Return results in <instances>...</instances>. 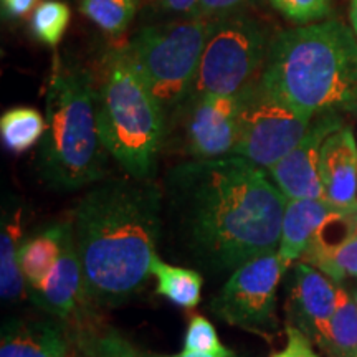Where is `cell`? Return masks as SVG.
Here are the masks:
<instances>
[{
	"label": "cell",
	"mask_w": 357,
	"mask_h": 357,
	"mask_svg": "<svg viewBox=\"0 0 357 357\" xmlns=\"http://www.w3.org/2000/svg\"><path fill=\"white\" fill-rule=\"evenodd\" d=\"M336 303L337 287L333 280L303 261L294 265L287 303L288 326L301 331L319 349L328 337Z\"/></svg>",
	"instance_id": "obj_13"
},
{
	"label": "cell",
	"mask_w": 357,
	"mask_h": 357,
	"mask_svg": "<svg viewBox=\"0 0 357 357\" xmlns=\"http://www.w3.org/2000/svg\"><path fill=\"white\" fill-rule=\"evenodd\" d=\"M341 208L326 199H288L278 253L288 265L300 260L306 248L333 213Z\"/></svg>",
	"instance_id": "obj_16"
},
{
	"label": "cell",
	"mask_w": 357,
	"mask_h": 357,
	"mask_svg": "<svg viewBox=\"0 0 357 357\" xmlns=\"http://www.w3.org/2000/svg\"><path fill=\"white\" fill-rule=\"evenodd\" d=\"M71 334L83 357H149L118 329L102 323L101 318Z\"/></svg>",
	"instance_id": "obj_21"
},
{
	"label": "cell",
	"mask_w": 357,
	"mask_h": 357,
	"mask_svg": "<svg viewBox=\"0 0 357 357\" xmlns=\"http://www.w3.org/2000/svg\"><path fill=\"white\" fill-rule=\"evenodd\" d=\"M240 95H205L187 100L182 118L181 151L190 159H218L234 154L238 139Z\"/></svg>",
	"instance_id": "obj_10"
},
{
	"label": "cell",
	"mask_w": 357,
	"mask_h": 357,
	"mask_svg": "<svg viewBox=\"0 0 357 357\" xmlns=\"http://www.w3.org/2000/svg\"><path fill=\"white\" fill-rule=\"evenodd\" d=\"M354 301H356V305H357V288H356V291H354Z\"/></svg>",
	"instance_id": "obj_36"
},
{
	"label": "cell",
	"mask_w": 357,
	"mask_h": 357,
	"mask_svg": "<svg viewBox=\"0 0 357 357\" xmlns=\"http://www.w3.org/2000/svg\"><path fill=\"white\" fill-rule=\"evenodd\" d=\"M139 0H79V10L108 35H121L132 24Z\"/></svg>",
	"instance_id": "obj_24"
},
{
	"label": "cell",
	"mask_w": 357,
	"mask_h": 357,
	"mask_svg": "<svg viewBox=\"0 0 357 357\" xmlns=\"http://www.w3.org/2000/svg\"><path fill=\"white\" fill-rule=\"evenodd\" d=\"M238 139L234 154L268 172L300 144L312 118L280 100L260 79L240 93Z\"/></svg>",
	"instance_id": "obj_8"
},
{
	"label": "cell",
	"mask_w": 357,
	"mask_h": 357,
	"mask_svg": "<svg viewBox=\"0 0 357 357\" xmlns=\"http://www.w3.org/2000/svg\"><path fill=\"white\" fill-rule=\"evenodd\" d=\"M37 7V0H0L3 20H17L33 12Z\"/></svg>",
	"instance_id": "obj_31"
},
{
	"label": "cell",
	"mask_w": 357,
	"mask_h": 357,
	"mask_svg": "<svg viewBox=\"0 0 357 357\" xmlns=\"http://www.w3.org/2000/svg\"><path fill=\"white\" fill-rule=\"evenodd\" d=\"M352 215H354V218L357 220V205L356 207H352Z\"/></svg>",
	"instance_id": "obj_34"
},
{
	"label": "cell",
	"mask_w": 357,
	"mask_h": 357,
	"mask_svg": "<svg viewBox=\"0 0 357 357\" xmlns=\"http://www.w3.org/2000/svg\"><path fill=\"white\" fill-rule=\"evenodd\" d=\"M321 351L328 357H357V305L344 288L337 287L336 311Z\"/></svg>",
	"instance_id": "obj_22"
},
{
	"label": "cell",
	"mask_w": 357,
	"mask_h": 357,
	"mask_svg": "<svg viewBox=\"0 0 357 357\" xmlns=\"http://www.w3.org/2000/svg\"><path fill=\"white\" fill-rule=\"evenodd\" d=\"M155 15H176L190 19L199 0H146Z\"/></svg>",
	"instance_id": "obj_30"
},
{
	"label": "cell",
	"mask_w": 357,
	"mask_h": 357,
	"mask_svg": "<svg viewBox=\"0 0 357 357\" xmlns=\"http://www.w3.org/2000/svg\"><path fill=\"white\" fill-rule=\"evenodd\" d=\"M289 265L278 252L253 258L229 275L211 303L218 319L245 331L266 336L275 331L276 294Z\"/></svg>",
	"instance_id": "obj_9"
},
{
	"label": "cell",
	"mask_w": 357,
	"mask_h": 357,
	"mask_svg": "<svg viewBox=\"0 0 357 357\" xmlns=\"http://www.w3.org/2000/svg\"><path fill=\"white\" fill-rule=\"evenodd\" d=\"M79 356H82V354H79V351L77 349V351H75L73 352V354H71V357H79Z\"/></svg>",
	"instance_id": "obj_35"
},
{
	"label": "cell",
	"mask_w": 357,
	"mask_h": 357,
	"mask_svg": "<svg viewBox=\"0 0 357 357\" xmlns=\"http://www.w3.org/2000/svg\"><path fill=\"white\" fill-rule=\"evenodd\" d=\"M24 243V208L7 207L2 213L0 230V294L13 303L29 294L26 281L20 270V248Z\"/></svg>",
	"instance_id": "obj_17"
},
{
	"label": "cell",
	"mask_w": 357,
	"mask_h": 357,
	"mask_svg": "<svg viewBox=\"0 0 357 357\" xmlns=\"http://www.w3.org/2000/svg\"><path fill=\"white\" fill-rule=\"evenodd\" d=\"M162 190L176 255L204 273L231 275L278 252L288 199L250 160H184L167 172Z\"/></svg>",
	"instance_id": "obj_1"
},
{
	"label": "cell",
	"mask_w": 357,
	"mask_h": 357,
	"mask_svg": "<svg viewBox=\"0 0 357 357\" xmlns=\"http://www.w3.org/2000/svg\"><path fill=\"white\" fill-rule=\"evenodd\" d=\"M319 176L326 200L339 208L357 205V141L352 128L344 124L324 141Z\"/></svg>",
	"instance_id": "obj_15"
},
{
	"label": "cell",
	"mask_w": 357,
	"mask_h": 357,
	"mask_svg": "<svg viewBox=\"0 0 357 357\" xmlns=\"http://www.w3.org/2000/svg\"><path fill=\"white\" fill-rule=\"evenodd\" d=\"M73 334L61 321L12 319L3 324L0 357H71Z\"/></svg>",
	"instance_id": "obj_14"
},
{
	"label": "cell",
	"mask_w": 357,
	"mask_h": 357,
	"mask_svg": "<svg viewBox=\"0 0 357 357\" xmlns=\"http://www.w3.org/2000/svg\"><path fill=\"white\" fill-rule=\"evenodd\" d=\"M86 291L96 307L121 306L151 276L164 227V190L129 176L102 178L71 217Z\"/></svg>",
	"instance_id": "obj_2"
},
{
	"label": "cell",
	"mask_w": 357,
	"mask_h": 357,
	"mask_svg": "<svg viewBox=\"0 0 357 357\" xmlns=\"http://www.w3.org/2000/svg\"><path fill=\"white\" fill-rule=\"evenodd\" d=\"M96 113L102 144L124 174L153 181L166 144L167 116L124 47H114L102 60L96 84Z\"/></svg>",
	"instance_id": "obj_5"
},
{
	"label": "cell",
	"mask_w": 357,
	"mask_h": 357,
	"mask_svg": "<svg viewBox=\"0 0 357 357\" xmlns=\"http://www.w3.org/2000/svg\"><path fill=\"white\" fill-rule=\"evenodd\" d=\"M30 300L48 316L65 323L71 333L100 319V307L95 306L86 291L82 261L75 245L73 225L66 223L60 258L50 278L38 291L29 293Z\"/></svg>",
	"instance_id": "obj_11"
},
{
	"label": "cell",
	"mask_w": 357,
	"mask_h": 357,
	"mask_svg": "<svg viewBox=\"0 0 357 357\" xmlns=\"http://www.w3.org/2000/svg\"><path fill=\"white\" fill-rule=\"evenodd\" d=\"M45 131V118L29 106L8 109L0 118V136L3 146L15 154L32 149L38 141H42Z\"/></svg>",
	"instance_id": "obj_23"
},
{
	"label": "cell",
	"mask_w": 357,
	"mask_h": 357,
	"mask_svg": "<svg viewBox=\"0 0 357 357\" xmlns=\"http://www.w3.org/2000/svg\"><path fill=\"white\" fill-rule=\"evenodd\" d=\"M260 82L312 119L357 111V37L337 19L276 33Z\"/></svg>",
	"instance_id": "obj_3"
},
{
	"label": "cell",
	"mask_w": 357,
	"mask_h": 357,
	"mask_svg": "<svg viewBox=\"0 0 357 357\" xmlns=\"http://www.w3.org/2000/svg\"><path fill=\"white\" fill-rule=\"evenodd\" d=\"M271 7L294 24L307 25L324 20L331 13V0H268Z\"/></svg>",
	"instance_id": "obj_27"
},
{
	"label": "cell",
	"mask_w": 357,
	"mask_h": 357,
	"mask_svg": "<svg viewBox=\"0 0 357 357\" xmlns=\"http://www.w3.org/2000/svg\"><path fill=\"white\" fill-rule=\"evenodd\" d=\"M306 265L314 266L334 283L347 276L357 278V220L349 234L337 243L329 247H319L311 243L300 258Z\"/></svg>",
	"instance_id": "obj_20"
},
{
	"label": "cell",
	"mask_w": 357,
	"mask_h": 357,
	"mask_svg": "<svg viewBox=\"0 0 357 357\" xmlns=\"http://www.w3.org/2000/svg\"><path fill=\"white\" fill-rule=\"evenodd\" d=\"M151 276L155 278V291L172 305L194 310L200 303L204 276L195 268L171 265L158 255L151 263Z\"/></svg>",
	"instance_id": "obj_19"
},
{
	"label": "cell",
	"mask_w": 357,
	"mask_h": 357,
	"mask_svg": "<svg viewBox=\"0 0 357 357\" xmlns=\"http://www.w3.org/2000/svg\"><path fill=\"white\" fill-rule=\"evenodd\" d=\"M213 20L184 19L146 25L124 45L129 60L164 109H181L199 71Z\"/></svg>",
	"instance_id": "obj_6"
},
{
	"label": "cell",
	"mask_w": 357,
	"mask_h": 357,
	"mask_svg": "<svg viewBox=\"0 0 357 357\" xmlns=\"http://www.w3.org/2000/svg\"><path fill=\"white\" fill-rule=\"evenodd\" d=\"M270 357H319L312 349V342L293 326L287 328V346Z\"/></svg>",
	"instance_id": "obj_29"
},
{
	"label": "cell",
	"mask_w": 357,
	"mask_h": 357,
	"mask_svg": "<svg viewBox=\"0 0 357 357\" xmlns=\"http://www.w3.org/2000/svg\"><path fill=\"white\" fill-rule=\"evenodd\" d=\"M149 357H194V356H189V354H185V352H181V354H174V356H149ZM230 357H240V356L234 352Z\"/></svg>",
	"instance_id": "obj_33"
},
{
	"label": "cell",
	"mask_w": 357,
	"mask_h": 357,
	"mask_svg": "<svg viewBox=\"0 0 357 357\" xmlns=\"http://www.w3.org/2000/svg\"><path fill=\"white\" fill-rule=\"evenodd\" d=\"M182 352L194 357H230L234 354V351L222 344L211 321L200 314L192 316L187 324Z\"/></svg>",
	"instance_id": "obj_26"
},
{
	"label": "cell",
	"mask_w": 357,
	"mask_h": 357,
	"mask_svg": "<svg viewBox=\"0 0 357 357\" xmlns=\"http://www.w3.org/2000/svg\"><path fill=\"white\" fill-rule=\"evenodd\" d=\"M273 37L266 24L247 12L213 20L187 100L240 95L260 79Z\"/></svg>",
	"instance_id": "obj_7"
},
{
	"label": "cell",
	"mask_w": 357,
	"mask_h": 357,
	"mask_svg": "<svg viewBox=\"0 0 357 357\" xmlns=\"http://www.w3.org/2000/svg\"><path fill=\"white\" fill-rule=\"evenodd\" d=\"M349 20H351V29L357 37V0H351V8H349Z\"/></svg>",
	"instance_id": "obj_32"
},
{
	"label": "cell",
	"mask_w": 357,
	"mask_h": 357,
	"mask_svg": "<svg viewBox=\"0 0 357 357\" xmlns=\"http://www.w3.org/2000/svg\"><path fill=\"white\" fill-rule=\"evenodd\" d=\"M45 108L47 131L35 159L43 184L53 190L71 192L102 181L109 154L98 126L91 71L77 61L53 56Z\"/></svg>",
	"instance_id": "obj_4"
},
{
	"label": "cell",
	"mask_w": 357,
	"mask_h": 357,
	"mask_svg": "<svg viewBox=\"0 0 357 357\" xmlns=\"http://www.w3.org/2000/svg\"><path fill=\"white\" fill-rule=\"evenodd\" d=\"M258 2L260 0H199L190 19L217 20L222 17L248 10Z\"/></svg>",
	"instance_id": "obj_28"
},
{
	"label": "cell",
	"mask_w": 357,
	"mask_h": 357,
	"mask_svg": "<svg viewBox=\"0 0 357 357\" xmlns=\"http://www.w3.org/2000/svg\"><path fill=\"white\" fill-rule=\"evenodd\" d=\"M71 20V10L61 0H43L30 15V32L40 43L55 48Z\"/></svg>",
	"instance_id": "obj_25"
},
{
	"label": "cell",
	"mask_w": 357,
	"mask_h": 357,
	"mask_svg": "<svg viewBox=\"0 0 357 357\" xmlns=\"http://www.w3.org/2000/svg\"><path fill=\"white\" fill-rule=\"evenodd\" d=\"M344 126L341 114L326 113L312 119L306 136L268 171L287 199H324L319 176L321 149L334 131Z\"/></svg>",
	"instance_id": "obj_12"
},
{
	"label": "cell",
	"mask_w": 357,
	"mask_h": 357,
	"mask_svg": "<svg viewBox=\"0 0 357 357\" xmlns=\"http://www.w3.org/2000/svg\"><path fill=\"white\" fill-rule=\"evenodd\" d=\"M66 223L68 220L48 227L22 243L20 270L26 281L29 293L42 289L50 278L53 268L60 258Z\"/></svg>",
	"instance_id": "obj_18"
}]
</instances>
